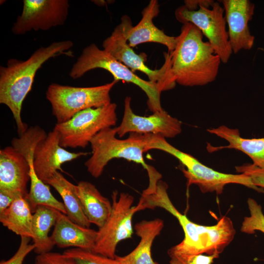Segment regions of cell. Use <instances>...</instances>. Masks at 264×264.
Segmentation results:
<instances>
[{
    "label": "cell",
    "mask_w": 264,
    "mask_h": 264,
    "mask_svg": "<svg viewBox=\"0 0 264 264\" xmlns=\"http://www.w3.org/2000/svg\"><path fill=\"white\" fill-rule=\"evenodd\" d=\"M148 151L156 149L166 152L177 158L185 168L182 171L188 186L198 185L202 193L216 192L221 194L225 185L238 184L264 193L263 188L252 183L248 176L225 174L217 171L199 161L192 155L184 153L170 144L166 138L157 135L145 134Z\"/></svg>",
    "instance_id": "277c9868"
},
{
    "label": "cell",
    "mask_w": 264,
    "mask_h": 264,
    "mask_svg": "<svg viewBox=\"0 0 264 264\" xmlns=\"http://www.w3.org/2000/svg\"><path fill=\"white\" fill-rule=\"evenodd\" d=\"M118 81L90 87H77L52 83L46 91L57 123L65 122L78 112L111 103L110 91Z\"/></svg>",
    "instance_id": "52a82bcc"
},
{
    "label": "cell",
    "mask_w": 264,
    "mask_h": 264,
    "mask_svg": "<svg viewBox=\"0 0 264 264\" xmlns=\"http://www.w3.org/2000/svg\"><path fill=\"white\" fill-rule=\"evenodd\" d=\"M73 46L70 40L54 42L46 47H40L26 60L10 59L6 66H0V103L11 110L19 136L28 128L21 117L24 100L30 91L37 71L49 59L60 55L73 56Z\"/></svg>",
    "instance_id": "7a4b0ae2"
},
{
    "label": "cell",
    "mask_w": 264,
    "mask_h": 264,
    "mask_svg": "<svg viewBox=\"0 0 264 264\" xmlns=\"http://www.w3.org/2000/svg\"><path fill=\"white\" fill-rule=\"evenodd\" d=\"M45 184L53 187L61 197L66 216L73 222L89 227L91 223L86 217L75 190V185L67 180L59 171Z\"/></svg>",
    "instance_id": "cb8c5ba5"
},
{
    "label": "cell",
    "mask_w": 264,
    "mask_h": 264,
    "mask_svg": "<svg viewBox=\"0 0 264 264\" xmlns=\"http://www.w3.org/2000/svg\"><path fill=\"white\" fill-rule=\"evenodd\" d=\"M20 196H21L0 190V213L8 208L13 201Z\"/></svg>",
    "instance_id": "1f68e13d"
},
{
    "label": "cell",
    "mask_w": 264,
    "mask_h": 264,
    "mask_svg": "<svg viewBox=\"0 0 264 264\" xmlns=\"http://www.w3.org/2000/svg\"><path fill=\"white\" fill-rule=\"evenodd\" d=\"M33 212L27 200L18 197L11 205L0 213V222L16 235L32 238Z\"/></svg>",
    "instance_id": "603a6c76"
},
{
    "label": "cell",
    "mask_w": 264,
    "mask_h": 264,
    "mask_svg": "<svg viewBox=\"0 0 264 264\" xmlns=\"http://www.w3.org/2000/svg\"><path fill=\"white\" fill-rule=\"evenodd\" d=\"M136 234L140 241L136 247L127 255L115 259L119 264H158L152 257V247L155 238L164 227V222L160 219L143 220L134 225Z\"/></svg>",
    "instance_id": "ffe728a7"
},
{
    "label": "cell",
    "mask_w": 264,
    "mask_h": 264,
    "mask_svg": "<svg viewBox=\"0 0 264 264\" xmlns=\"http://www.w3.org/2000/svg\"><path fill=\"white\" fill-rule=\"evenodd\" d=\"M203 36L194 24H183L175 49L168 52L171 72L176 84L202 86L216 80L221 62Z\"/></svg>",
    "instance_id": "3957f363"
},
{
    "label": "cell",
    "mask_w": 264,
    "mask_h": 264,
    "mask_svg": "<svg viewBox=\"0 0 264 264\" xmlns=\"http://www.w3.org/2000/svg\"><path fill=\"white\" fill-rule=\"evenodd\" d=\"M175 15L182 24L189 22L198 27L207 38L221 62L224 64L228 62L233 51L226 30L224 9L219 2L203 0L196 10L182 5L176 10Z\"/></svg>",
    "instance_id": "ba28073f"
},
{
    "label": "cell",
    "mask_w": 264,
    "mask_h": 264,
    "mask_svg": "<svg viewBox=\"0 0 264 264\" xmlns=\"http://www.w3.org/2000/svg\"><path fill=\"white\" fill-rule=\"evenodd\" d=\"M112 209L104 225L97 230L92 251L114 259L117 244L130 239L133 233L132 218L136 213L133 197L127 193L114 191L111 195Z\"/></svg>",
    "instance_id": "30bf717a"
},
{
    "label": "cell",
    "mask_w": 264,
    "mask_h": 264,
    "mask_svg": "<svg viewBox=\"0 0 264 264\" xmlns=\"http://www.w3.org/2000/svg\"><path fill=\"white\" fill-rule=\"evenodd\" d=\"M88 152H70L60 144V135L54 129L36 147L33 165L38 177L44 183L57 171L63 172L62 165L89 154Z\"/></svg>",
    "instance_id": "9a60e30c"
},
{
    "label": "cell",
    "mask_w": 264,
    "mask_h": 264,
    "mask_svg": "<svg viewBox=\"0 0 264 264\" xmlns=\"http://www.w3.org/2000/svg\"><path fill=\"white\" fill-rule=\"evenodd\" d=\"M168 185L160 178L149 180L136 205L138 211L160 207L176 218L184 234L183 240L168 251L174 255L220 254L234 238L235 230L231 219L222 217L213 225L205 226L192 221L173 205L168 192Z\"/></svg>",
    "instance_id": "6da1fadb"
},
{
    "label": "cell",
    "mask_w": 264,
    "mask_h": 264,
    "mask_svg": "<svg viewBox=\"0 0 264 264\" xmlns=\"http://www.w3.org/2000/svg\"><path fill=\"white\" fill-rule=\"evenodd\" d=\"M228 26L229 40L233 53L250 50L255 37L250 32L248 22L254 14L255 5L248 0H221Z\"/></svg>",
    "instance_id": "5bb4252c"
},
{
    "label": "cell",
    "mask_w": 264,
    "mask_h": 264,
    "mask_svg": "<svg viewBox=\"0 0 264 264\" xmlns=\"http://www.w3.org/2000/svg\"><path fill=\"white\" fill-rule=\"evenodd\" d=\"M61 213L46 206H38L33 213L32 240L35 246L34 251L37 255L50 252L55 246L49 232Z\"/></svg>",
    "instance_id": "7402d4cb"
},
{
    "label": "cell",
    "mask_w": 264,
    "mask_h": 264,
    "mask_svg": "<svg viewBox=\"0 0 264 264\" xmlns=\"http://www.w3.org/2000/svg\"><path fill=\"white\" fill-rule=\"evenodd\" d=\"M30 168L24 156L11 146L0 150V190L26 198Z\"/></svg>",
    "instance_id": "e0dca14e"
},
{
    "label": "cell",
    "mask_w": 264,
    "mask_h": 264,
    "mask_svg": "<svg viewBox=\"0 0 264 264\" xmlns=\"http://www.w3.org/2000/svg\"><path fill=\"white\" fill-rule=\"evenodd\" d=\"M159 13V5L156 0H151L142 11V18L132 26L130 18L123 16L121 19L125 27L126 34L129 45L133 47L145 43H155L165 45L168 52H172L177 43L176 37L170 36L157 28L153 19Z\"/></svg>",
    "instance_id": "2e32d148"
},
{
    "label": "cell",
    "mask_w": 264,
    "mask_h": 264,
    "mask_svg": "<svg viewBox=\"0 0 264 264\" xmlns=\"http://www.w3.org/2000/svg\"><path fill=\"white\" fill-rule=\"evenodd\" d=\"M50 235L55 245L59 248L72 247L93 251L97 231L72 221L61 213Z\"/></svg>",
    "instance_id": "ac0fdd59"
},
{
    "label": "cell",
    "mask_w": 264,
    "mask_h": 264,
    "mask_svg": "<svg viewBox=\"0 0 264 264\" xmlns=\"http://www.w3.org/2000/svg\"><path fill=\"white\" fill-rule=\"evenodd\" d=\"M247 204L250 216L244 217L241 231L248 234H253L256 231L264 233V214L262 206L251 198L248 199Z\"/></svg>",
    "instance_id": "484cf974"
},
{
    "label": "cell",
    "mask_w": 264,
    "mask_h": 264,
    "mask_svg": "<svg viewBox=\"0 0 264 264\" xmlns=\"http://www.w3.org/2000/svg\"><path fill=\"white\" fill-rule=\"evenodd\" d=\"M34 264H77L71 258L64 253L48 252L38 254Z\"/></svg>",
    "instance_id": "f546056e"
},
{
    "label": "cell",
    "mask_w": 264,
    "mask_h": 264,
    "mask_svg": "<svg viewBox=\"0 0 264 264\" xmlns=\"http://www.w3.org/2000/svg\"><path fill=\"white\" fill-rule=\"evenodd\" d=\"M220 254L174 255L170 256V264H212Z\"/></svg>",
    "instance_id": "83f0119b"
},
{
    "label": "cell",
    "mask_w": 264,
    "mask_h": 264,
    "mask_svg": "<svg viewBox=\"0 0 264 264\" xmlns=\"http://www.w3.org/2000/svg\"><path fill=\"white\" fill-rule=\"evenodd\" d=\"M31 240L29 237H21L20 244L16 253L8 260L1 261L0 264H23L27 255L35 248L34 244L30 243Z\"/></svg>",
    "instance_id": "f1b7e54d"
},
{
    "label": "cell",
    "mask_w": 264,
    "mask_h": 264,
    "mask_svg": "<svg viewBox=\"0 0 264 264\" xmlns=\"http://www.w3.org/2000/svg\"><path fill=\"white\" fill-rule=\"evenodd\" d=\"M102 46L104 50L132 71H139L145 74L149 81L157 83L161 92L175 87L176 83L171 72L169 54L164 53V63L159 69L148 67L145 64L144 56L136 54L129 45L125 27L121 21L103 41Z\"/></svg>",
    "instance_id": "8fae6325"
},
{
    "label": "cell",
    "mask_w": 264,
    "mask_h": 264,
    "mask_svg": "<svg viewBox=\"0 0 264 264\" xmlns=\"http://www.w3.org/2000/svg\"><path fill=\"white\" fill-rule=\"evenodd\" d=\"M116 127L106 128L90 141L91 155L85 162L87 171L95 178L100 177L106 165L113 159L123 158L141 164L146 169L147 165L143 154L148 151L145 134L129 133L124 139L116 137Z\"/></svg>",
    "instance_id": "5b68a950"
},
{
    "label": "cell",
    "mask_w": 264,
    "mask_h": 264,
    "mask_svg": "<svg viewBox=\"0 0 264 264\" xmlns=\"http://www.w3.org/2000/svg\"><path fill=\"white\" fill-rule=\"evenodd\" d=\"M75 190L88 220L98 228L102 227L110 214L111 202L89 182L80 181Z\"/></svg>",
    "instance_id": "44dd1931"
},
{
    "label": "cell",
    "mask_w": 264,
    "mask_h": 264,
    "mask_svg": "<svg viewBox=\"0 0 264 264\" xmlns=\"http://www.w3.org/2000/svg\"><path fill=\"white\" fill-rule=\"evenodd\" d=\"M236 171L244 174L251 179L255 186L264 188V170L253 164L246 163L235 167Z\"/></svg>",
    "instance_id": "4dcf8cb0"
},
{
    "label": "cell",
    "mask_w": 264,
    "mask_h": 264,
    "mask_svg": "<svg viewBox=\"0 0 264 264\" xmlns=\"http://www.w3.org/2000/svg\"><path fill=\"white\" fill-rule=\"evenodd\" d=\"M30 171V189L26 197L32 212L40 206L53 208L66 214L63 202L56 199L50 192L48 185L44 183L37 176L33 165V158L28 159Z\"/></svg>",
    "instance_id": "d4e9b609"
},
{
    "label": "cell",
    "mask_w": 264,
    "mask_h": 264,
    "mask_svg": "<svg viewBox=\"0 0 264 264\" xmlns=\"http://www.w3.org/2000/svg\"><path fill=\"white\" fill-rule=\"evenodd\" d=\"M124 113L122 121L116 127L117 135L122 137L127 133L151 134L165 138H172L181 131V122L171 116L164 110L145 116L136 114L131 107V98L124 99Z\"/></svg>",
    "instance_id": "4fadbf2b"
},
{
    "label": "cell",
    "mask_w": 264,
    "mask_h": 264,
    "mask_svg": "<svg viewBox=\"0 0 264 264\" xmlns=\"http://www.w3.org/2000/svg\"><path fill=\"white\" fill-rule=\"evenodd\" d=\"M96 68L107 70L113 76L114 80H122L139 87L146 94L148 108L153 113L163 110L160 102L161 91L157 83L141 78L105 50L99 49L95 44H90L83 50L73 65L69 76L72 79H78L88 71Z\"/></svg>",
    "instance_id": "8992f818"
},
{
    "label": "cell",
    "mask_w": 264,
    "mask_h": 264,
    "mask_svg": "<svg viewBox=\"0 0 264 264\" xmlns=\"http://www.w3.org/2000/svg\"><path fill=\"white\" fill-rule=\"evenodd\" d=\"M117 105L81 111L68 121L56 123L54 129L60 135V144L64 148H85L100 131L114 126L117 121Z\"/></svg>",
    "instance_id": "9c48e42d"
},
{
    "label": "cell",
    "mask_w": 264,
    "mask_h": 264,
    "mask_svg": "<svg viewBox=\"0 0 264 264\" xmlns=\"http://www.w3.org/2000/svg\"><path fill=\"white\" fill-rule=\"evenodd\" d=\"M207 132L227 141L226 146L214 147L208 144L207 150L212 153L224 149H235L247 155L254 165L264 170V137L244 138L241 136L237 129L221 125L207 129Z\"/></svg>",
    "instance_id": "d6986e66"
},
{
    "label": "cell",
    "mask_w": 264,
    "mask_h": 264,
    "mask_svg": "<svg viewBox=\"0 0 264 264\" xmlns=\"http://www.w3.org/2000/svg\"><path fill=\"white\" fill-rule=\"evenodd\" d=\"M63 253L73 259L77 264H119L115 258H111L88 250L71 248Z\"/></svg>",
    "instance_id": "4316f807"
},
{
    "label": "cell",
    "mask_w": 264,
    "mask_h": 264,
    "mask_svg": "<svg viewBox=\"0 0 264 264\" xmlns=\"http://www.w3.org/2000/svg\"><path fill=\"white\" fill-rule=\"evenodd\" d=\"M69 8L67 0H23L22 14L14 23L12 31L19 35L62 25L67 18Z\"/></svg>",
    "instance_id": "7c38bea8"
},
{
    "label": "cell",
    "mask_w": 264,
    "mask_h": 264,
    "mask_svg": "<svg viewBox=\"0 0 264 264\" xmlns=\"http://www.w3.org/2000/svg\"></svg>",
    "instance_id": "d6a6232c"
}]
</instances>
